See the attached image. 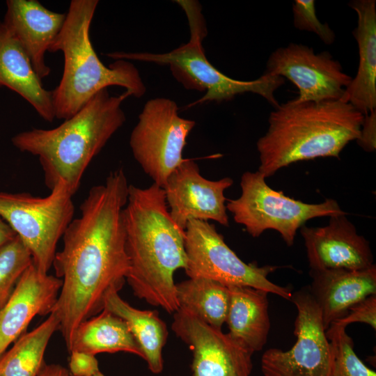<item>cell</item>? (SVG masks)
<instances>
[{"label": "cell", "mask_w": 376, "mask_h": 376, "mask_svg": "<svg viewBox=\"0 0 376 376\" xmlns=\"http://www.w3.org/2000/svg\"><path fill=\"white\" fill-rule=\"evenodd\" d=\"M364 116L341 100H291L269 114L266 133L256 143L258 171L269 178L299 161L336 157L359 136Z\"/></svg>", "instance_id": "cell-3"}, {"label": "cell", "mask_w": 376, "mask_h": 376, "mask_svg": "<svg viewBox=\"0 0 376 376\" xmlns=\"http://www.w3.org/2000/svg\"><path fill=\"white\" fill-rule=\"evenodd\" d=\"M123 220L126 280L134 295L169 313L176 312L180 306L173 274L186 267L185 230L172 219L164 189L155 183L146 188L130 185Z\"/></svg>", "instance_id": "cell-2"}, {"label": "cell", "mask_w": 376, "mask_h": 376, "mask_svg": "<svg viewBox=\"0 0 376 376\" xmlns=\"http://www.w3.org/2000/svg\"><path fill=\"white\" fill-rule=\"evenodd\" d=\"M292 12L295 28L314 33L326 45L334 43L336 38L334 31L317 17L314 0H295L292 4Z\"/></svg>", "instance_id": "cell-28"}, {"label": "cell", "mask_w": 376, "mask_h": 376, "mask_svg": "<svg viewBox=\"0 0 376 376\" xmlns=\"http://www.w3.org/2000/svg\"><path fill=\"white\" fill-rule=\"evenodd\" d=\"M172 329L192 352L191 376H250L253 352L228 333L181 308Z\"/></svg>", "instance_id": "cell-13"}, {"label": "cell", "mask_w": 376, "mask_h": 376, "mask_svg": "<svg viewBox=\"0 0 376 376\" xmlns=\"http://www.w3.org/2000/svg\"><path fill=\"white\" fill-rule=\"evenodd\" d=\"M129 96L127 91L113 96L104 88L58 126L19 132L12 143L38 157L49 189L63 181L74 195L92 159L124 124L121 104Z\"/></svg>", "instance_id": "cell-4"}, {"label": "cell", "mask_w": 376, "mask_h": 376, "mask_svg": "<svg viewBox=\"0 0 376 376\" xmlns=\"http://www.w3.org/2000/svg\"><path fill=\"white\" fill-rule=\"evenodd\" d=\"M187 256L185 271L189 278L215 281L227 287L247 286L272 293L289 300L292 292L272 282L268 275L278 266L245 263L226 244L214 224L191 220L185 228Z\"/></svg>", "instance_id": "cell-9"}, {"label": "cell", "mask_w": 376, "mask_h": 376, "mask_svg": "<svg viewBox=\"0 0 376 376\" xmlns=\"http://www.w3.org/2000/svg\"><path fill=\"white\" fill-rule=\"evenodd\" d=\"M32 263L30 251L17 235L0 248V310Z\"/></svg>", "instance_id": "cell-27"}, {"label": "cell", "mask_w": 376, "mask_h": 376, "mask_svg": "<svg viewBox=\"0 0 376 376\" xmlns=\"http://www.w3.org/2000/svg\"><path fill=\"white\" fill-rule=\"evenodd\" d=\"M359 146L366 152H373L376 148V109L364 116L359 138Z\"/></svg>", "instance_id": "cell-31"}, {"label": "cell", "mask_w": 376, "mask_h": 376, "mask_svg": "<svg viewBox=\"0 0 376 376\" xmlns=\"http://www.w3.org/2000/svg\"><path fill=\"white\" fill-rule=\"evenodd\" d=\"M66 13L52 11L37 0H8L3 23L16 38L42 80L50 68L45 55L60 33Z\"/></svg>", "instance_id": "cell-17"}, {"label": "cell", "mask_w": 376, "mask_h": 376, "mask_svg": "<svg viewBox=\"0 0 376 376\" xmlns=\"http://www.w3.org/2000/svg\"><path fill=\"white\" fill-rule=\"evenodd\" d=\"M228 288L230 302L226 323L228 334L253 353L260 351L270 329L268 292L247 286Z\"/></svg>", "instance_id": "cell-21"}, {"label": "cell", "mask_w": 376, "mask_h": 376, "mask_svg": "<svg viewBox=\"0 0 376 376\" xmlns=\"http://www.w3.org/2000/svg\"><path fill=\"white\" fill-rule=\"evenodd\" d=\"M93 376H105V375L99 370Z\"/></svg>", "instance_id": "cell-34"}, {"label": "cell", "mask_w": 376, "mask_h": 376, "mask_svg": "<svg viewBox=\"0 0 376 376\" xmlns=\"http://www.w3.org/2000/svg\"><path fill=\"white\" fill-rule=\"evenodd\" d=\"M259 172L246 171L242 177V194L227 200L226 209L237 224L244 226L253 237L266 230L279 232L285 243L293 245L297 232L309 219L347 214L337 201L327 198L320 203H306L272 189Z\"/></svg>", "instance_id": "cell-7"}, {"label": "cell", "mask_w": 376, "mask_h": 376, "mask_svg": "<svg viewBox=\"0 0 376 376\" xmlns=\"http://www.w3.org/2000/svg\"><path fill=\"white\" fill-rule=\"evenodd\" d=\"M70 376H72V375H70Z\"/></svg>", "instance_id": "cell-35"}, {"label": "cell", "mask_w": 376, "mask_h": 376, "mask_svg": "<svg viewBox=\"0 0 376 376\" xmlns=\"http://www.w3.org/2000/svg\"><path fill=\"white\" fill-rule=\"evenodd\" d=\"M348 4L357 15L353 36L358 45L359 61L357 75L340 100L365 116L376 109V2L354 0Z\"/></svg>", "instance_id": "cell-19"}, {"label": "cell", "mask_w": 376, "mask_h": 376, "mask_svg": "<svg viewBox=\"0 0 376 376\" xmlns=\"http://www.w3.org/2000/svg\"><path fill=\"white\" fill-rule=\"evenodd\" d=\"M97 0H72L63 26L48 52H61L64 67L58 85L52 91L55 117L66 120L79 111L99 91L122 86L140 98L146 91L138 69L126 60L107 67L90 39V27Z\"/></svg>", "instance_id": "cell-5"}, {"label": "cell", "mask_w": 376, "mask_h": 376, "mask_svg": "<svg viewBox=\"0 0 376 376\" xmlns=\"http://www.w3.org/2000/svg\"><path fill=\"white\" fill-rule=\"evenodd\" d=\"M60 320L54 311L39 326L24 333L0 357V376H38L44 366V354Z\"/></svg>", "instance_id": "cell-24"}, {"label": "cell", "mask_w": 376, "mask_h": 376, "mask_svg": "<svg viewBox=\"0 0 376 376\" xmlns=\"http://www.w3.org/2000/svg\"><path fill=\"white\" fill-rule=\"evenodd\" d=\"M122 169L111 171L104 184L92 187L62 238L52 266L62 280L56 306L69 351L74 334L84 321L104 309L111 292H119L129 271L123 210L129 191Z\"/></svg>", "instance_id": "cell-1"}, {"label": "cell", "mask_w": 376, "mask_h": 376, "mask_svg": "<svg viewBox=\"0 0 376 376\" xmlns=\"http://www.w3.org/2000/svg\"><path fill=\"white\" fill-rule=\"evenodd\" d=\"M38 376H70L69 371L58 364L44 365Z\"/></svg>", "instance_id": "cell-32"}, {"label": "cell", "mask_w": 376, "mask_h": 376, "mask_svg": "<svg viewBox=\"0 0 376 376\" xmlns=\"http://www.w3.org/2000/svg\"><path fill=\"white\" fill-rule=\"evenodd\" d=\"M265 73L292 81L299 90L294 99L297 102L340 100L352 79L329 52L315 54L313 48L294 42L270 54Z\"/></svg>", "instance_id": "cell-12"}, {"label": "cell", "mask_w": 376, "mask_h": 376, "mask_svg": "<svg viewBox=\"0 0 376 376\" xmlns=\"http://www.w3.org/2000/svg\"><path fill=\"white\" fill-rule=\"evenodd\" d=\"M179 308L189 311L207 324L221 329L226 322L230 293L227 286L213 280L189 278L175 284Z\"/></svg>", "instance_id": "cell-25"}, {"label": "cell", "mask_w": 376, "mask_h": 376, "mask_svg": "<svg viewBox=\"0 0 376 376\" xmlns=\"http://www.w3.org/2000/svg\"><path fill=\"white\" fill-rule=\"evenodd\" d=\"M345 327L331 323L326 330L333 353L331 376H376L354 350V343Z\"/></svg>", "instance_id": "cell-26"}, {"label": "cell", "mask_w": 376, "mask_h": 376, "mask_svg": "<svg viewBox=\"0 0 376 376\" xmlns=\"http://www.w3.org/2000/svg\"><path fill=\"white\" fill-rule=\"evenodd\" d=\"M72 351L93 355L125 352L143 359V352L127 323L106 309L77 327L69 352Z\"/></svg>", "instance_id": "cell-23"}, {"label": "cell", "mask_w": 376, "mask_h": 376, "mask_svg": "<svg viewBox=\"0 0 376 376\" xmlns=\"http://www.w3.org/2000/svg\"><path fill=\"white\" fill-rule=\"evenodd\" d=\"M177 104L165 97L146 102L132 130L130 146L143 171L162 187L169 175L184 160L187 138L194 120L178 114Z\"/></svg>", "instance_id": "cell-10"}, {"label": "cell", "mask_w": 376, "mask_h": 376, "mask_svg": "<svg viewBox=\"0 0 376 376\" xmlns=\"http://www.w3.org/2000/svg\"><path fill=\"white\" fill-rule=\"evenodd\" d=\"M297 307L294 325L296 342L291 349L266 350L261 358L265 376H331L333 353L320 311L308 286L292 293Z\"/></svg>", "instance_id": "cell-11"}, {"label": "cell", "mask_w": 376, "mask_h": 376, "mask_svg": "<svg viewBox=\"0 0 376 376\" xmlns=\"http://www.w3.org/2000/svg\"><path fill=\"white\" fill-rule=\"evenodd\" d=\"M233 183L228 177L207 180L193 159H184L163 187L172 219L183 230L191 220H212L229 226L224 191Z\"/></svg>", "instance_id": "cell-14"}, {"label": "cell", "mask_w": 376, "mask_h": 376, "mask_svg": "<svg viewBox=\"0 0 376 376\" xmlns=\"http://www.w3.org/2000/svg\"><path fill=\"white\" fill-rule=\"evenodd\" d=\"M177 2L185 11L189 21L191 37L187 43L164 54L111 52L106 56L115 60L169 65L174 78L185 88L206 92L201 98L187 105V109L206 102L230 101L245 93L258 94L274 109L279 107L274 92L285 83L284 78L265 73L253 81H240L223 74L209 62L202 47L207 31L199 3L194 1Z\"/></svg>", "instance_id": "cell-6"}, {"label": "cell", "mask_w": 376, "mask_h": 376, "mask_svg": "<svg viewBox=\"0 0 376 376\" xmlns=\"http://www.w3.org/2000/svg\"><path fill=\"white\" fill-rule=\"evenodd\" d=\"M62 283L56 276L40 272L33 263L25 270L0 310V357L25 333L34 317L54 311Z\"/></svg>", "instance_id": "cell-16"}, {"label": "cell", "mask_w": 376, "mask_h": 376, "mask_svg": "<svg viewBox=\"0 0 376 376\" xmlns=\"http://www.w3.org/2000/svg\"><path fill=\"white\" fill-rule=\"evenodd\" d=\"M50 191L45 197L0 191V217L27 247L33 265L44 274L52 266L57 243L75 214L73 195L63 181Z\"/></svg>", "instance_id": "cell-8"}, {"label": "cell", "mask_w": 376, "mask_h": 376, "mask_svg": "<svg viewBox=\"0 0 376 376\" xmlns=\"http://www.w3.org/2000/svg\"><path fill=\"white\" fill-rule=\"evenodd\" d=\"M15 236L16 234L13 229L0 217V248Z\"/></svg>", "instance_id": "cell-33"}, {"label": "cell", "mask_w": 376, "mask_h": 376, "mask_svg": "<svg viewBox=\"0 0 376 376\" xmlns=\"http://www.w3.org/2000/svg\"><path fill=\"white\" fill-rule=\"evenodd\" d=\"M69 373L72 376H93L99 370L95 355L79 352H70Z\"/></svg>", "instance_id": "cell-30"}, {"label": "cell", "mask_w": 376, "mask_h": 376, "mask_svg": "<svg viewBox=\"0 0 376 376\" xmlns=\"http://www.w3.org/2000/svg\"><path fill=\"white\" fill-rule=\"evenodd\" d=\"M311 269H364L374 265L369 242L359 235L346 214L329 217L321 227L299 228Z\"/></svg>", "instance_id": "cell-15"}, {"label": "cell", "mask_w": 376, "mask_h": 376, "mask_svg": "<svg viewBox=\"0 0 376 376\" xmlns=\"http://www.w3.org/2000/svg\"><path fill=\"white\" fill-rule=\"evenodd\" d=\"M104 309L123 319L128 325L143 354L149 370L160 373L164 367L162 350L168 329L157 311L136 308L124 301L118 292H111L105 297Z\"/></svg>", "instance_id": "cell-22"}, {"label": "cell", "mask_w": 376, "mask_h": 376, "mask_svg": "<svg viewBox=\"0 0 376 376\" xmlns=\"http://www.w3.org/2000/svg\"><path fill=\"white\" fill-rule=\"evenodd\" d=\"M309 291L320 311L324 329L345 316L349 309L376 295V266L359 270L310 269Z\"/></svg>", "instance_id": "cell-18"}, {"label": "cell", "mask_w": 376, "mask_h": 376, "mask_svg": "<svg viewBox=\"0 0 376 376\" xmlns=\"http://www.w3.org/2000/svg\"><path fill=\"white\" fill-rule=\"evenodd\" d=\"M354 322L365 323L376 329V295L357 303L349 309L345 316L332 323L346 327Z\"/></svg>", "instance_id": "cell-29"}, {"label": "cell", "mask_w": 376, "mask_h": 376, "mask_svg": "<svg viewBox=\"0 0 376 376\" xmlns=\"http://www.w3.org/2000/svg\"><path fill=\"white\" fill-rule=\"evenodd\" d=\"M0 86L19 94L45 121L56 118L52 91L44 88L21 45L1 21Z\"/></svg>", "instance_id": "cell-20"}]
</instances>
